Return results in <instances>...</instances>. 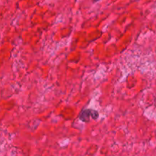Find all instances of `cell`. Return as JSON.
I'll return each instance as SVG.
<instances>
[{
  "label": "cell",
  "instance_id": "cell-1",
  "mask_svg": "<svg viewBox=\"0 0 156 156\" xmlns=\"http://www.w3.org/2000/svg\"><path fill=\"white\" fill-rule=\"evenodd\" d=\"M98 117V113L95 111H93V110H85V111H82V113L81 114V115L79 116V118L84 122H88L90 118H92L94 120H96Z\"/></svg>",
  "mask_w": 156,
  "mask_h": 156
}]
</instances>
